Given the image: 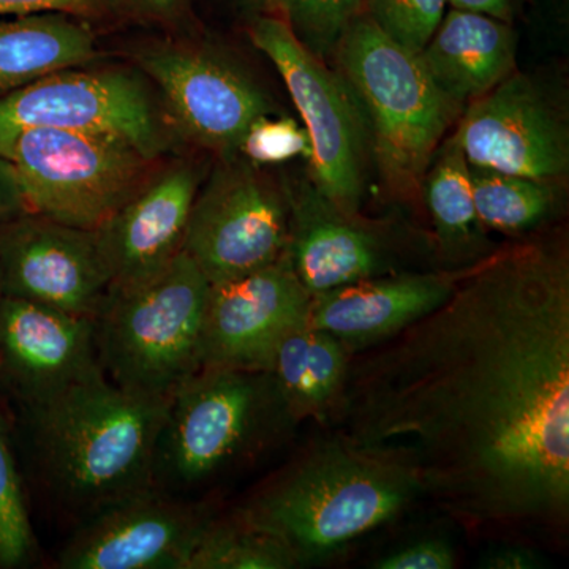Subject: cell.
<instances>
[{"label": "cell", "instance_id": "cell-26", "mask_svg": "<svg viewBox=\"0 0 569 569\" xmlns=\"http://www.w3.org/2000/svg\"><path fill=\"white\" fill-rule=\"evenodd\" d=\"M9 430L0 415V568L26 567L36 557L29 508Z\"/></svg>", "mask_w": 569, "mask_h": 569}, {"label": "cell", "instance_id": "cell-9", "mask_svg": "<svg viewBox=\"0 0 569 569\" xmlns=\"http://www.w3.org/2000/svg\"><path fill=\"white\" fill-rule=\"evenodd\" d=\"M288 236L287 192L249 164H224L198 190L182 252L209 283H222L274 263Z\"/></svg>", "mask_w": 569, "mask_h": 569}, {"label": "cell", "instance_id": "cell-37", "mask_svg": "<svg viewBox=\"0 0 569 569\" xmlns=\"http://www.w3.org/2000/svg\"><path fill=\"white\" fill-rule=\"evenodd\" d=\"M0 295H2V277H0Z\"/></svg>", "mask_w": 569, "mask_h": 569}, {"label": "cell", "instance_id": "cell-18", "mask_svg": "<svg viewBox=\"0 0 569 569\" xmlns=\"http://www.w3.org/2000/svg\"><path fill=\"white\" fill-rule=\"evenodd\" d=\"M468 268L400 271L313 295L309 325L362 353L443 305Z\"/></svg>", "mask_w": 569, "mask_h": 569}, {"label": "cell", "instance_id": "cell-7", "mask_svg": "<svg viewBox=\"0 0 569 569\" xmlns=\"http://www.w3.org/2000/svg\"><path fill=\"white\" fill-rule=\"evenodd\" d=\"M26 208L54 222L99 230L138 190L152 159L110 133L32 129L2 152Z\"/></svg>", "mask_w": 569, "mask_h": 569}, {"label": "cell", "instance_id": "cell-11", "mask_svg": "<svg viewBox=\"0 0 569 569\" xmlns=\"http://www.w3.org/2000/svg\"><path fill=\"white\" fill-rule=\"evenodd\" d=\"M220 511L212 498L174 496L151 486L74 527L61 569H189L201 535Z\"/></svg>", "mask_w": 569, "mask_h": 569}, {"label": "cell", "instance_id": "cell-36", "mask_svg": "<svg viewBox=\"0 0 569 569\" xmlns=\"http://www.w3.org/2000/svg\"><path fill=\"white\" fill-rule=\"evenodd\" d=\"M239 6L244 7L247 11H252L254 17L257 14L271 13L280 9L282 0H236Z\"/></svg>", "mask_w": 569, "mask_h": 569}, {"label": "cell", "instance_id": "cell-5", "mask_svg": "<svg viewBox=\"0 0 569 569\" xmlns=\"http://www.w3.org/2000/svg\"><path fill=\"white\" fill-rule=\"evenodd\" d=\"M335 54L365 118L381 178L399 197H417L462 110L437 88L419 54L385 36L366 11L351 22Z\"/></svg>", "mask_w": 569, "mask_h": 569}, {"label": "cell", "instance_id": "cell-17", "mask_svg": "<svg viewBox=\"0 0 569 569\" xmlns=\"http://www.w3.org/2000/svg\"><path fill=\"white\" fill-rule=\"evenodd\" d=\"M0 370L22 407L58 395L102 370L97 359L92 318L2 296Z\"/></svg>", "mask_w": 569, "mask_h": 569}, {"label": "cell", "instance_id": "cell-14", "mask_svg": "<svg viewBox=\"0 0 569 569\" xmlns=\"http://www.w3.org/2000/svg\"><path fill=\"white\" fill-rule=\"evenodd\" d=\"M310 306L312 295L287 252L250 274L211 284L201 332V367L269 370L280 340L309 323Z\"/></svg>", "mask_w": 569, "mask_h": 569}, {"label": "cell", "instance_id": "cell-12", "mask_svg": "<svg viewBox=\"0 0 569 569\" xmlns=\"http://www.w3.org/2000/svg\"><path fill=\"white\" fill-rule=\"evenodd\" d=\"M32 129L116 134L156 159L162 142L148 93L118 70H62L0 97V156Z\"/></svg>", "mask_w": 569, "mask_h": 569}, {"label": "cell", "instance_id": "cell-2", "mask_svg": "<svg viewBox=\"0 0 569 569\" xmlns=\"http://www.w3.org/2000/svg\"><path fill=\"white\" fill-rule=\"evenodd\" d=\"M419 497L407 459L337 432L299 451L233 511L284 542L302 568L392 522Z\"/></svg>", "mask_w": 569, "mask_h": 569}, {"label": "cell", "instance_id": "cell-25", "mask_svg": "<svg viewBox=\"0 0 569 569\" xmlns=\"http://www.w3.org/2000/svg\"><path fill=\"white\" fill-rule=\"evenodd\" d=\"M298 560L274 535L220 509L208 523L189 569H295Z\"/></svg>", "mask_w": 569, "mask_h": 569}, {"label": "cell", "instance_id": "cell-16", "mask_svg": "<svg viewBox=\"0 0 569 569\" xmlns=\"http://www.w3.org/2000/svg\"><path fill=\"white\" fill-rule=\"evenodd\" d=\"M142 69L162 89L183 133L217 152L238 151L242 138L271 107L238 70L204 52L156 50Z\"/></svg>", "mask_w": 569, "mask_h": 569}, {"label": "cell", "instance_id": "cell-27", "mask_svg": "<svg viewBox=\"0 0 569 569\" xmlns=\"http://www.w3.org/2000/svg\"><path fill=\"white\" fill-rule=\"evenodd\" d=\"M366 6L367 0H282L277 11L307 50L325 59L335 54L343 33L365 13Z\"/></svg>", "mask_w": 569, "mask_h": 569}, {"label": "cell", "instance_id": "cell-34", "mask_svg": "<svg viewBox=\"0 0 569 569\" xmlns=\"http://www.w3.org/2000/svg\"><path fill=\"white\" fill-rule=\"evenodd\" d=\"M523 0H449L455 9L482 11L500 20L512 22Z\"/></svg>", "mask_w": 569, "mask_h": 569}, {"label": "cell", "instance_id": "cell-21", "mask_svg": "<svg viewBox=\"0 0 569 569\" xmlns=\"http://www.w3.org/2000/svg\"><path fill=\"white\" fill-rule=\"evenodd\" d=\"M351 359L342 342L309 323L280 340L269 372L299 425L310 419L331 425L346 392Z\"/></svg>", "mask_w": 569, "mask_h": 569}, {"label": "cell", "instance_id": "cell-33", "mask_svg": "<svg viewBox=\"0 0 569 569\" xmlns=\"http://www.w3.org/2000/svg\"><path fill=\"white\" fill-rule=\"evenodd\" d=\"M481 568L488 569H537L541 568V559L533 550L526 548H497L489 550L479 563Z\"/></svg>", "mask_w": 569, "mask_h": 569}, {"label": "cell", "instance_id": "cell-32", "mask_svg": "<svg viewBox=\"0 0 569 569\" xmlns=\"http://www.w3.org/2000/svg\"><path fill=\"white\" fill-rule=\"evenodd\" d=\"M28 212L20 181L9 160L0 157V224L18 219Z\"/></svg>", "mask_w": 569, "mask_h": 569}, {"label": "cell", "instance_id": "cell-15", "mask_svg": "<svg viewBox=\"0 0 569 569\" xmlns=\"http://www.w3.org/2000/svg\"><path fill=\"white\" fill-rule=\"evenodd\" d=\"M284 192L290 208L287 253L310 295L408 271L402 242L387 224L340 211L312 183Z\"/></svg>", "mask_w": 569, "mask_h": 569}, {"label": "cell", "instance_id": "cell-29", "mask_svg": "<svg viewBox=\"0 0 569 569\" xmlns=\"http://www.w3.org/2000/svg\"><path fill=\"white\" fill-rule=\"evenodd\" d=\"M238 151L253 164H279L310 156V140L305 126L291 118L261 116L247 129Z\"/></svg>", "mask_w": 569, "mask_h": 569}, {"label": "cell", "instance_id": "cell-4", "mask_svg": "<svg viewBox=\"0 0 569 569\" xmlns=\"http://www.w3.org/2000/svg\"><path fill=\"white\" fill-rule=\"evenodd\" d=\"M299 426L269 370L201 367L168 399L152 485L192 497L282 447Z\"/></svg>", "mask_w": 569, "mask_h": 569}, {"label": "cell", "instance_id": "cell-23", "mask_svg": "<svg viewBox=\"0 0 569 569\" xmlns=\"http://www.w3.org/2000/svg\"><path fill=\"white\" fill-rule=\"evenodd\" d=\"M88 26L67 14H21L0 21V97L96 59Z\"/></svg>", "mask_w": 569, "mask_h": 569}, {"label": "cell", "instance_id": "cell-22", "mask_svg": "<svg viewBox=\"0 0 569 569\" xmlns=\"http://www.w3.org/2000/svg\"><path fill=\"white\" fill-rule=\"evenodd\" d=\"M421 193L433 227L441 269H463L496 250L479 222L468 164L458 138L441 141L422 179Z\"/></svg>", "mask_w": 569, "mask_h": 569}, {"label": "cell", "instance_id": "cell-30", "mask_svg": "<svg viewBox=\"0 0 569 569\" xmlns=\"http://www.w3.org/2000/svg\"><path fill=\"white\" fill-rule=\"evenodd\" d=\"M456 550L441 538H422L373 561L376 569H452Z\"/></svg>", "mask_w": 569, "mask_h": 569}, {"label": "cell", "instance_id": "cell-35", "mask_svg": "<svg viewBox=\"0 0 569 569\" xmlns=\"http://www.w3.org/2000/svg\"><path fill=\"white\" fill-rule=\"evenodd\" d=\"M142 13L153 18H168L181 7L182 0H132Z\"/></svg>", "mask_w": 569, "mask_h": 569}, {"label": "cell", "instance_id": "cell-1", "mask_svg": "<svg viewBox=\"0 0 569 569\" xmlns=\"http://www.w3.org/2000/svg\"><path fill=\"white\" fill-rule=\"evenodd\" d=\"M331 425L402 456L422 493L468 526L567 529L565 239L493 250L432 313L353 356Z\"/></svg>", "mask_w": 569, "mask_h": 569}, {"label": "cell", "instance_id": "cell-8", "mask_svg": "<svg viewBox=\"0 0 569 569\" xmlns=\"http://www.w3.org/2000/svg\"><path fill=\"white\" fill-rule=\"evenodd\" d=\"M249 36L274 63L301 116L310 140V183L340 211L361 212L369 137L346 80L307 50L280 11L257 14Z\"/></svg>", "mask_w": 569, "mask_h": 569}, {"label": "cell", "instance_id": "cell-3", "mask_svg": "<svg viewBox=\"0 0 569 569\" xmlns=\"http://www.w3.org/2000/svg\"><path fill=\"white\" fill-rule=\"evenodd\" d=\"M168 399L123 391L97 370L24 406L37 477L51 503L80 526L116 501L151 488L153 449Z\"/></svg>", "mask_w": 569, "mask_h": 569}, {"label": "cell", "instance_id": "cell-10", "mask_svg": "<svg viewBox=\"0 0 569 569\" xmlns=\"http://www.w3.org/2000/svg\"><path fill=\"white\" fill-rule=\"evenodd\" d=\"M455 134L470 167L550 181L568 174L567 104L538 77L509 74L463 108Z\"/></svg>", "mask_w": 569, "mask_h": 569}, {"label": "cell", "instance_id": "cell-28", "mask_svg": "<svg viewBox=\"0 0 569 569\" xmlns=\"http://www.w3.org/2000/svg\"><path fill=\"white\" fill-rule=\"evenodd\" d=\"M448 7L449 0H367L366 13L385 36L419 54Z\"/></svg>", "mask_w": 569, "mask_h": 569}, {"label": "cell", "instance_id": "cell-6", "mask_svg": "<svg viewBox=\"0 0 569 569\" xmlns=\"http://www.w3.org/2000/svg\"><path fill=\"white\" fill-rule=\"evenodd\" d=\"M211 283L186 252L151 279L108 291L93 318L100 369L123 391L170 397L200 369Z\"/></svg>", "mask_w": 569, "mask_h": 569}, {"label": "cell", "instance_id": "cell-20", "mask_svg": "<svg viewBox=\"0 0 569 569\" xmlns=\"http://www.w3.org/2000/svg\"><path fill=\"white\" fill-rule=\"evenodd\" d=\"M516 48L512 22L449 7L419 59L441 93L463 110L515 73Z\"/></svg>", "mask_w": 569, "mask_h": 569}, {"label": "cell", "instance_id": "cell-31", "mask_svg": "<svg viewBox=\"0 0 569 569\" xmlns=\"http://www.w3.org/2000/svg\"><path fill=\"white\" fill-rule=\"evenodd\" d=\"M119 0H0V17L59 13L74 18L103 17Z\"/></svg>", "mask_w": 569, "mask_h": 569}, {"label": "cell", "instance_id": "cell-13", "mask_svg": "<svg viewBox=\"0 0 569 569\" xmlns=\"http://www.w3.org/2000/svg\"><path fill=\"white\" fill-rule=\"evenodd\" d=\"M2 295L96 318L111 274L96 230L24 213L0 224Z\"/></svg>", "mask_w": 569, "mask_h": 569}, {"label": "cell", "instance_id": "cell-19", "mask_svg": "<svg viewBox=\"0 0 569 569\" xmlns=\"http://www.w3.org/2000/svg\"><path fill=\"white\" fill-rule=\"evenodd\" d=\"M198 190L193 168L179 164L144 183L96 230L110 269V290L151 279L182 252Z\"/></svg>", "mask_w": 569, "mask_h": 569}, {"label": "cell", "instance_id": "cell-24", "mask_svg": "<svg viewBox=\"0 0 569 569\" xmlns=\"http://www.w3.org/2000/svg\"><path fill=\"white\" fill-rule=\"evenodd\" d=\"M478 219L486 231L526 236L556 219L563 209L561 181L533 179L470 167Z\"/></svg>", "mask_w": 569, "mask_h": 569}]
</instances>
